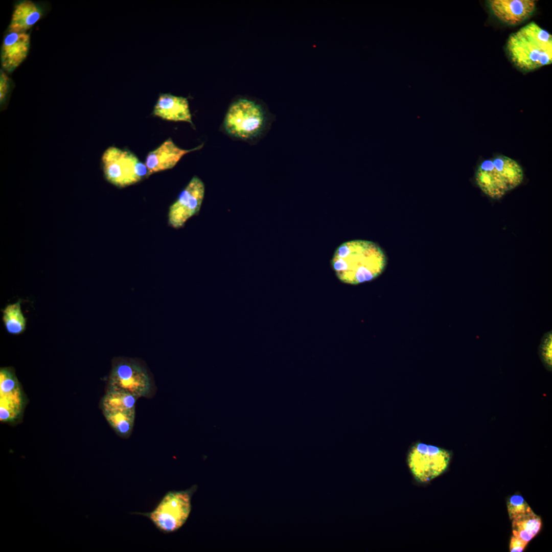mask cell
Segmentation results:
<instances>
[{
	"label": "cell",
	"mask_w": 552,
	"mask_h": 552,
	"mask_svg": "<svg viewBox=\"0 0 552 552\" xmlns=\"http://www.w3.org/2000/svg\"><path fill=\"white\" fill-rule=\"evenodd\" d=\"M341 282L357 284L379 276L386 264V257L375 243L356 240L344 242L336 250L331 261Z\"/></svg>",
	"instance_id": "6da1fadb"
},
{
	"label": "cell",
	"mask_w": 552,
	"mask_h": 552,
	"mask_svg": "<svg viewBox=\"0 0 552 552\" xmlns=\"http://www.w3.org/2000/svg\"><path fill=\"white\" fill-rule=\"evenodd\" d=\"M506 49L514 64L524 71L552 62V36L534 21L511 34Z\"/></svg>",
	"instance_id": "7a4b0ae2"
},
{
	"label": "cell",
	"mask_w": 552,
	"mask_h": 552,
	"mask_svg": "<svg viewBox=\"0 0 552 552\" xmlns=\"http://www.w3.org/2000/svg\"><path fill=\"white\" fill-rule=\"evenodd\" d=\"M523 171L514 159L498 155L485 160L477 167L475 173L477 185L487 196L499 199L522 181Z\"/></svg>",
	"instance_id": "3957f363"
},
{
	"label": "cell",
	"mask_w": 552,
	"mask_h": 552,
	"mask_svg": "<svg viewBox=\"0 0 552 552\" xmlns=\"http://www.w3.org/2000/svg\"><path fill=\"white\" fill-rule=\"evenodd\" d=\"M269 114L264 106L245 98L233 101L225 114L223 127L231 136L244 140L259 137L265 131Z\"/></svg>",
	"instance_id": "277c9868"
},
{
	"label": "cell",
	"mask_w": 552,
	"mask_h": 552,
	"mask_svg": "<svg viewBox=\"0 0 552 552\" xmlns=\"http://www.w3.org/2000/svg\"><path fill=\"white\" fill-rule=\"evenodd\" d=\"M101 163L105 178L119 188L133 185L148 177L145 164L128 150L109 147L104 152Z\"/></svg>",
	"instance_id": "5b68a950"
},
{
	"label": "cell",
	"mask_w": 552,
	"mask_h": 552,
	"mask_svg": "<svg viewBox=\"0 0 552 552\" xmlns=\"http://www.w3.org/2000/svg\"><path fill=\"white\" fill-rule=\"evenodd\" d=\"M451 458L446 449L418 442L408 450L407 464L415 480L426 484L447 469Z\"/></svg>",
	"instance_id": "8992f818"
},
{
	"label": "cell",
	"mask_w": 552,
	"mask_h": 552,
	"mask_svg": "<svg viewBox=\"0 0 552 552\" xmlns=\"http://www.w3.org/2000/svg\"><path fill=\"white\" fill-rule=\"evenodd\" d=\"M191 492L170 491L156 508L148 514L155 526L164 533L178 530L187 521L191 510Z\"/></svg>",
	"instance_id": "52a82bcc"
},
{
	"label": "cell",
	"mask_w": 552,
	"mask_h": 552,
	"mask_svg": "<svg viewBox=\"0 0 552 552\" xmlns=\"http://www.w3.org/2000/svg\"><path fill=\"white\" fill-rule=\"evenodd\" d=\"M108 381V390L127 393L137 399L147 396L151 390L146 371L133 362H121L115 365Z\"/></svg>",
	"instance_id": "ba28073f"
},
{
	"label": "cell",
	"mask_w": 552,
	"mask_h": 552,
	"mask_svg": "<svg viewBox=\"0 0 552 552\" xmlns=\"http://www.w3.org/2000/svg\"><path fill=\"white\" fill-rule=\"evenodd\" d=\"M205 187L202 181L194 176L181 191L169 210V224L179 228L187 221L199 213L204 196Z\"/></svg>",
	"instance_id": "9c48e42d"
},
{
	"label": "cell",
	"mask_w": 552,
	"mask_h": 552,
	"mask_svg": "<svg viewBox=\"0 0 552 552\" xmlns=\"http://www.w3.org/2000/svg\"><path fill=\"white\" fill-rule=\"evenodd\" d=\"M22 407V396L14 373L8 368L0 371V420L16 419Z\"/></svg>",
	"instance_id": "30bf717a"
},
{
	"label": "cell",
	"mask_w": 552,
	"mask_h": 552,
	"mask_svg": "<svg viewBox=\"0 0 552 552\" xmlns=\"http://www.w3.org/2000/svg\"><path fill=\"white\" fill-rule=\"evenodd\" d=\"M488 4L492 14L510 26L518 25L528 19L536 8L533 0H490Z\"/></svg>",
	"instance_id": "8fae6325"
},
{
	"label": "cell",
	"mask_w": 552,
	"mask_h": 552,
	"mask_svg": "<svg viewBox=\"0 0 552 552\" xmlns=\"http://www.w3.org/2000/svg\"><path fill=\"white\" fill-rule=\"evenodd\" d=\"M30 35L27 32H9L5 36L1 49V65L11 73L27 57L30 48Z\"/></svg>",
	"instance_id": "7c38bea8"
},
{
	"label": "cell",
	"mask_w": 552,
	"mask_h": 552,
	"mask_svg": "<svg viewBox=\"0 0 552 552\" xmlns=\"http://www.w3.org/2000/svg\"><path fill=\"white\" fill-rule=\"evenodd\" d=\"M202 146L203 144L192 149H183L177 147L172 139L169 138L147 155L145 164L148 176L154 173L172 168L184 155L199 150Z\"/></svg>",
	"instance_id": "4fadbf2b"
},
{
	"label": "cell",
	"mask_w": 552,
	"mask_h": 552,
	"mask_svg": "<svg viewBox=\"0 0 552 552\" xmlns=\"http://www.w3.org/2000/svg\"><path fill=\"white\" fill-rule=\"evenodd\" d=\"M153 114L164 120L185 121L193 125L187 98L170 94H160Z\"/></svg>",
	"instance_id": "5bb4252c"
},
{
	"label": "cell",
	"mask_w": 552,
	"mask_h": 552,
	"mask_svg": "<svg viewBox=\"0 0 552 552\" xmlns=\"http://www.w3.org/2000/svg\"><path fill=\"white\" fill-rule=\"evenodd\" d=\"M42 10L31 1L18 2L14 7L9 32H26L42 17Z\"/></svg>",
	"instance_id": "9a60e30c"
},
{
	"label": "cell",
	"mask_w": 552,
	"mask_h": 552,
	"mask_svg": "<svg viewBox=\"0 0 552 552\" xmlns=\"http://www.w3.org/2000/svg\"><path fill=\"white\" fill-rule=\"evenodd\" d=\"M541 518L533 512L512 520L513 535L528 543L540 531Z\"/></svg>",
	"instance_id": "2e32d148"
},
{
	"label": "cell",
	"mask_w": 552,
	"mask_h": 552,
	"mask_svg": "<svg viewBox=\"0 0 552 552\" xmlns=\"http://www.w3.org/2000/svg\"><path fill=\"white\" fill-rule=\"evenodd\" d=\"M137 399L136 397L127 393L107 390L102 400V408L103 412L135 410Z\"/></svg>",
	"instance_id": "e0dca14e"
},
{
	"label": "cell",
	"mask_w": 552,
	"mask_h": 552,
	"mask_svg": "<svg viewBox=\"0 0 552 552\" xmlns=\"http://www.w3.org/2000/svg\"><path fill=\"white\" fill-rule=\"evenodd\" d=\"M3 321L7 332L17 335L26 329L27 320L21 309V302L8 305L3 310Z\"/></svg>",
	"instance_id": "ac0fdd59"
},
{
	"label": "cell",
	"mask_w": 552,
	"mask_h": 552,
	"mask_svg": "<svg viewBox=\"0 0 552 552\" xmlns=\"http://www.w3.org/2000/svg\"><path fill=\"white\" fill-rule=\"evenodd\" d=\"M135 410L127 411H116L103 412L108 423L121 436H129L132 430Z\"/></svg>",
	"instance_id": "d6986e66"
},
{
	"label": "cell",
	"mask_w": 552,
	"mask_h": 552,
	"mask_svg": "<svg viewBox=\"0 0 552 552\" xmlns=\"http://www.w3.org/2000/svg\"><path fill=\"white\" fill-rule=\"evenodd\" d=\"M507 509L511 520L533 512L525 500L518 494L512 495L508 499Z\"/></svg>",
	"instance_id": "ffe728a7"
},
{
	"label": "cell",
	"mask_w": 552,
	"mask_h": 552,
	"mask_svg": "<svg viewBox=\"0 0 552 552\" xmlns=\"http://www.w3.org/2000/svg\"><path fill=\"white\" fill-rule=\"evenodd\" d=\"M551 332L545 333L541 338L539 346V353L541 360L546 369H551Z\"/></svg>",
	"instance_id": "44dd1931"
},
{
	"label": "cell",
	"mask_w": 552,
	"mask_h": 552,
	"mask_svg": "<svg viewBox=\"0 0 552 552\" xmlns=\"http://www.w3.org/2000/svg\"><path fill=\"white\" fill-rule=\"evenodd\" d=\"M10 80L7 75L1 70L0 75V100L3 104L6 100L10 89Z\"/></svg>",
	"instance_id": "7402d4cb"
},
{
	"label": "cell",
	"mask_w": 552,
	"mask_h": 552,
	"mask_svg": "<svg viewBox=\"0 0 552 552\" xmlns=\"http://www.w3.org/2000/svg\"><path fill=\"white\" fill-rule=\"evenodd\" d=\"M527 544L519 537L513 535L510 541V550L511 552L522 551Z\"/></svg>",
	"instance_id": "603a6c76"
}]
</instances>
